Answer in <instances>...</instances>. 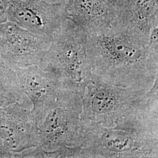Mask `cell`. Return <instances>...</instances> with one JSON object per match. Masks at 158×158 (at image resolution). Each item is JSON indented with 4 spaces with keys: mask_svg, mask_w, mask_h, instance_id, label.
<instances>
[{
    "mask_svg": "<svg viewBox=\"0 0 158 158\" xmlns=\"http://www.w3.org/2000/svg\"><path fill=\"white\" fill-rule=\"evenodd\" d=\"M0 158H12V154L6 148L0 137Z\"/></svg>",
    "mask_w": 158,
    "mask_h": 158,
    "instance_id": "14",
    "label": "cell"
},
{
    "mask_svg": "<svg viewBox=\"0 0 158 158\" xmlns=\"http://www.w3.org/2000/svg\"><path fill=\"white\" fill-rule=\"evenodd\" d=\"M27 98L23 93L15 69L0 58V108Z\"/></svg>",
    "mask_w": 158,
    "mask_h": 158,
    "instance_id": "12",
    "label": "cell"
},
{
    "mask_svg": "<svg viewBox=\"0 0 158 158\" xmlns=\"http://www.w3.org/2000/svg\"><path fill=\"white\" fill-rule=\"evenodd\" d=\"M64 11L87 35L110 28L117 16L116 8L108 0H66Z\"/></svg>",
    "mask_w": 158,
    "mask_h": 158,
    "instance_id": "10",
    "label": "cell"
},
{
    "mask_svg": "<svg viewBox=\"0 0 158 158\" xmlns=\"http://www.w3.org/2000/svg\"><path fill=\"white\" fill-rule=\"evenodd\" d=\"M52 37L32 32L6 21L0 23V58L12 67L38 65Z\"/></svg>",
    "mask_w": 158,
    "mask_h": 158,
    "instance_id": "6",
    "label": "cell"
},
{
    "mask_svg": "<svg viewBox=\"0 0 158 158\" xmlns=\"http://www.w3.org/2000/svg\"><path fill=\"white\" fill-rule=\"evenodd\" d=\"M150 90L110 85L94 76L85 87L81 119L111 127L118 118L145 105Z\"/></svg>",
    "mask_w": 158,
    "mask_h": 158,
    "instance_id": "4",
    "label": "cell"
},
{
    "mask_svg": "<svg viewBox=\"0 0 158 158\" xmlns=\"http://www.w3.org/2000/svg\"><path fill=\"white\" fill-rule=\"evenodd\" d=\"M87 42L85 31L66 18L38 66L55 75L69 88L84 92L93 76Z\"/></svg>",
    "mask_w": 158,
    "mask_h": 158,
    "instance_id": "3",
    "label": "cell"
},
{
    "mask_svg": "<svg viewBox=\"0 0 158 158\" xmlns=\"http://www.w3.org/2000/svg\"><path fill=\"white\" fill-rule=\"evenodd\" d=\"M80 134L83 158H158V85L145 105L111 127L81 119Z\"/></svg>",
    "mask_w": 158,
    "mask_h": 158,
    "instance_id": "2",
    "label": "cell"
},
{
    "mask_svg": "<svg viewBox=\"0 0 158 158\" xmlns=\"http://www.w3.org/2000/svg\"><path fill=\"white\" fill-rule=\"evenodd\" d=\"M8 0H0V23L7 21L6 9Z\"/></svg>",
    "mask_w": 158,
    "mask_h": 158,
    "instance_id": "13",
    "label": "cell"
},
{
    "mask_svg": "<svg viewBox=\"0 0 158 158\" xmlns=\"http://www.w3.org/2000/svg\"><path fill=\"white\" fill-rule=\"evenodd\" d=\"M111 26L149 40L158 28V0H124Z\"/></svg>",
    "mask_w": 158,
    "mask_h": 158,
    "instance_id": "11",
    "label": "cell"
},
{
    "mask_svg": "<svg viewBox=\"0 0 158 158\" xmlns=\"http://www.w3.org/2000/svg\"><path fill=\"white\" fill-rule=\"evenodd\" d=\"M48 1H51V2H62V1H64L66 0H46Z\"/></svg>",
    "mask_w": 158,
    "mask_h": 158,
    "instance_id": "16",
    "label": "cell"
},
{
    "mask_svg": "<svg viewBox=\"0 0 158 158\" xmlns=\"http://www.w3.org/2000/svg\"><path fill=\"white\" fill-rule=\"evenodd\" d=\"M28 98L0 108V137L14 155L39 147L38 128Z\"/></svg>",
    "mask_w": 158,
    "mask_h": 158,
    "instance_id": "8",
    "label": "cell"
},
{
    "mask_svg": "<svg viewBox=\"0 0 158 158\" xmlns=\"http://www.w3.org/2000/svg\"><path fill=\"white\" fill-rule=\"evenodd\" d=\"M65 1L8 0L7 21L35 34L52 36L66 19Z\"/></svg>",
    "mask_w": 158,
    "mask_h": 158,
    "instance_id": "7",
    "label": "cell"
},
{
    "mask_svg": "<svg viewBox=\"0 0 158 158\" xmlns=\"http://www.w3.org/2000/svg\"><path fill=\"white\" fill-rule=\"evenodd\" d=\"M108 1L110 2L116 8L120 7L124 1V0H108Z\"/></svg>",
    "mask_w": 158,
    "mask_h": 158,
    "instance_id": "15",
    "label": "cell"
},
{
    "mask_svg": "<svg viewBox=\"0 0 158 158\" xmlns=\"http://www.w3.org/2000/svg\"><path fill=\"white\" fill-rule=\"evenodd\" d=\"M158 31L149 40L111 26L87 35L93 76L110 85L150 90L158 79Z\"/></svg>",
    "mask_w": 158,
    "mask_h": 158,
    "instance_id": "1",
    "label": "cell"
},
{
    "mask_svg": "<svg viewBox=\"0 0 158 158\" xmlns=\"http://www.w3.org/2000/svg\"><path fill=\"white\" fill-rule=\"evenodd\" d=\"M13 68L23 94L32 104L31 113L38 125L66 86L55 75L36 64Z\"/></svg>",
    "mask_w": 158,
    "mask_h": 158,
    "instance_id": "9",
    "label": "cell"
},
{
    "mask_svg": "<svg viewBox=\"0 0 158 158\" xmlns=\"http://www.w3.org/2000/svg\"><path fill=\"white\" fill-rule=\"evenodd\" d=\"M83 92L64 87L38 124L39 147L46 154L64 147H79Z\"/></svg>",
    "mask_w": 158,
    "mask_h": 158,
    "instance_id": "5",
    "label": "cell"
}]
</instances>
